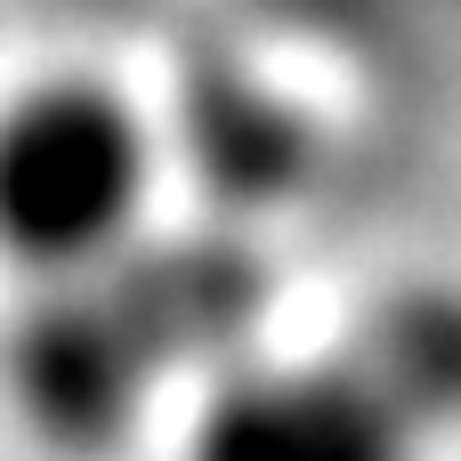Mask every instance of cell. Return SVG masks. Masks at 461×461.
Listing matches in <instances>:
<instances>
[{
  "mask_svg": "<svg viewBox=\"0 0 461 461\" xmlns=\"http://www.w3.org/2000/svg\"><path fill=\"white\" fill-rule=\"evenodd\" d=\"M162 130L97 73H41L0 97V259L32 284L105 276L154 227Z\"/></svg>",
  "mask_w": 461,
  "mask_h": 461,
  "instance_id": "6da1fadb",
  "label": "cell"
},
{
  "mask_svg": "<svg viewBox=\"0 0 461 461\" xmlns=\"http://www.w3.org/2000/svg\"><path fill=\"white\" fill-rule=\"evenodd\" d=\"M178 461H438V438L348 357H235L186 413Z\"/></svg>",
  "mask_w": 461,
  "mask_h": 461,
  "instance_id": "3957f363",
  "label": "cell"
},
{
  "mask_svg": "<svg viewBox=\"0 0 461 461\" xmlns=\"http://www.w3.org/2000/svg\"><path fill=\"white\" fill-rule=\"evenodd\" d=\"M178 373V332L162 324L130 259H113L105 276L41 284L0 340L8 413L57 461H122Z\"/></svg>",
  "mask_w": 461,
  "mask_h": 461,
  "instance_id": "7a4b0ae2",
  "label": "cell"
},
{
  "mask_svg": "<svg viewBox=\"0 0 461 461\" xmlns=\"http://www.w3.org/2000/svg\"><path fill=\"white\" fill-rule=\"evenodd\" d=\"M413 429H429L438 446L461 438V284L454 276H405L389 292L365 300V316L340 340Z\"/></svg>",
  "mask_w": 461,
  "mask_h": 461,
  "instance_id": "277c9868",
  "label": "cell"
}]
</instances>
